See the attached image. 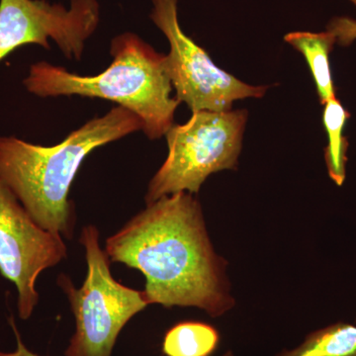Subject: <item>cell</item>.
<instances>
[{"instance_id": "obj_1", "label": "cell", "mask_w": 356, "mask_h": 356, "mask_svg": "<svg viewBox=\"0 0 356 356\" xmlns=\"http://www.w3.org/2000/svg\"><path fill=\"white\" fill-rule=\"evenodd\" d=\"M105 252L110 261L144 274L149 305L195 307L217 318L235 304L226 261L215 252L201 204L189 192L147 203L107 238Z\"/></svg>"}, {"instance_id": "obj_2", "label": "cell", "mask_w": 356, "mask_h": 356, "mask_svg": "<svg viewBox=\"0 0 356 356\" xmlns=\"http://www.w3.org/2000/svg\"><path fill=\"white\" fill-rule=\"evenodd\" d=\"M140 130V119L117 106L55 146L0 136V179L41 228L72 240L76 215L70 192L84 159L98 147Z\"/></svg>"}, {"instance_id": "obj_3", "label": "cell", "mask_w": 356, "mask_h": 356, "mask_svg": "<svg viewBox=\"0 0 356 356\" xmlns=\"http://www.w3.org/2000/svg\"><path fill=\"white\" fill-rule=\"evenodd\" d=\"M113 60L96 76H81L50 63L32 65L24 83L39 97L83 96L115 102L142 122L149 140L165 136L175 124L180 102L172 97V84L166 55L133 32H124L110 43Z\"/></svg>"}, {"instance_id": "obj_4", "label": "cell", "mask_w": 356, "mask_h": 356, "mask_svg": "<svg viewBox=\"0 0 356 356\" xmlns=\"http://www.w3.org/2000/svg\"><path fill=\"white\" fill-rule=\"evenodd\" d=\"M79 243L86 250L88 266L83 285L76 288L65 274L58 277L76 320V331L65 356H112L122 330L149 303L144 291L115 280L108 255L100 247L97 227L84 226Z\"/></svg>"}, {"instance_id": "obj_5", "label": "cell", "mask_w": 356, "mask_h": 356, "mask_svg": "<svg viewBox=\"0 0 356 356\" xmlns=\"http://www.w3.org/2000/svg\"><path fill=\"white\" fill-rule=\"evenodd\" d=\"M248 121L247 110L198 111L165 134L168 154L149 180L145 200L178 192L198 193L212 173L236 170Z\"/></svg>"}, {"instance_id": "obj_6", "label": "cell", "mask_w": 356, "mask_h": 356, "mask_svg": "<svg viewBox=\"0 0 356 356\" xmlns=\"http://www.w3.org/2000/svg\"><path fill=\"white\" fill-rule=\"evenodd\" d=\"M151 17L170 43L166 67L177 99L192 113L229 111L234 102L261 98L266 86H250L220 69L207 51L185 34L178 21L177 0H152Z\"/></svg>"}, {"instance_id": "obj_7", "label": "cell", "mask_w": 356, "mask_h": 356, "mask_svg": "<svg viewBox=\"0 0 356 356\" xmlns=\"http://www.w3.org/2000/svg\"><path fill=\"white\" fill-rule=\"evenodd\" d=\"M100 22L98 0H0V62L16 49L36 44L50 50L53 40L69 60H81Z\"/></svg>"}, {"instance_id": "obj_8", "label": "cell", "mask_w": 356, "mask_h": 356, "mask_svg": "<svg viewBox=\"0 0 356 356\" xmlns=\"http://www.w3.org/2000/svg\"><path fill=\"white\" fill-rule=\"evenodd\" d=\"M67 255L64 238L41 228L0 179V274L17 289L21 320H29L38 305L39 276Z\"/></svg>"}, {"instance_id": "obj_9", "label": "cell", "mask_w": 356, "mask_h": 356, "mask_svg": "<svg viewBox=\"0 0 356 356\" xmlns=\"http://www.w3.org/2000/svg\"><path fill=\"white\" fill-rule=\"evenodd\" d=\"M285 42L303 54L315 81L320 102L323 105L336 97L332 81L330 54L337 39L332 33L292 32L285 35Z\"/></svg>"}, {"instance_id": "obj_10", "label": "cell", "mask_w": 356, "mask_h": 356, "mask_svg": "<svg viewBox=\"0 0 356 356\" xmlns=\"http://www.w3.org/2000/svg\"><path fill=\"white\" fill-rule=\"evenodd\" d=\"M350 117V112L346 111L337 97L325 103L323 112V123L329 140V144L325 149V163L330 177L339 186L343 185L346 179L348 143L343 136V130Z\"/></svg>"}, {"instance_id": "obj_11", "label": "cell", "mask_w": 356, "mask_h": 356, "mask_svg": "<svg viewBox=\"0 0 356 356\" xmlns=\"http://www.w3.org/2000/svg\"><path fill=\"white\" fill-rule=\"evenodd\" d=\"M219 334L212 325L184 322L166 332L163 343L165 356H210L219 343Z\"/></svg>"}, {"instance_id": "obj_12", "label": "cell", "mask_w": 356, "mask_h": 356, "mask_svg": "<svg viewBox=\"0 0 356 356\" xmlns=\"http://www.w3.org/2000/svg\"><path fill=\"white\" fill-rule=\"evenodd\" d=\"M280 356H356V325L337 323L318 330L298 348Z\"/></svg>"}, {"instance_id": "obj_13", "label": "cell", "mask_w": 356, "mask_h": 356, "mask_svg": "<svg viewBox=\"0 0 356 356\" xmlns=\"http://www.w3.org/2000/svg\"><path fill=\"white\" fill-rule=\"evenodd\" d=\"M327 30L336 37L337 44L348 47L356 40V20L344 16L334 17L327 25Z\"/></svg>"}, {"instance_id": "obj_14", "label": "cell", "mask_w": 356, "mask_h": 356, "mask_svg": "<svg viewBox=\"0 0 356 356\" xmlns=\"http://www.w3.org/2000/svg\"><path fill=\"white\" fill-rule=\"evenodd\" d=\"M9 323H10L11 327H13L14 336L16 339V348L14 351L10 353H6V351H0V356H42L37 355V353H33L30 350L25 343H23L22 337L19 331H18L17 327H16L15 321L11 317L9 318Z\"/></svg>"}, {"instance_id": "obj_15", "label": "cell", "mask_w": 356, "mask_h": 356, "mask_svg": "<svg viewBox=\"0 0 356 356\" xmlns=\"http://www.w3.org/2000/svg\"><path fill=\"white\" fill-rule=\"evenodd\" d=\"M222 356H233V355H232V353H229V351H228V353H225V355Z\"/></svg>"}, {"instance_id": "obj_16", "label": "cell", "mask_w": 356, "mask_h": 356, "mask_svg": "<svg viewBox=\"0 0 356 356\" xmlns=\"http://www.w3.org/2000/svg\"><path fill=\"white\" fill-rule=\"evenodd\" d=\"M350 1L356 6V0H350Z\"/></svg>"}]
</instances>
